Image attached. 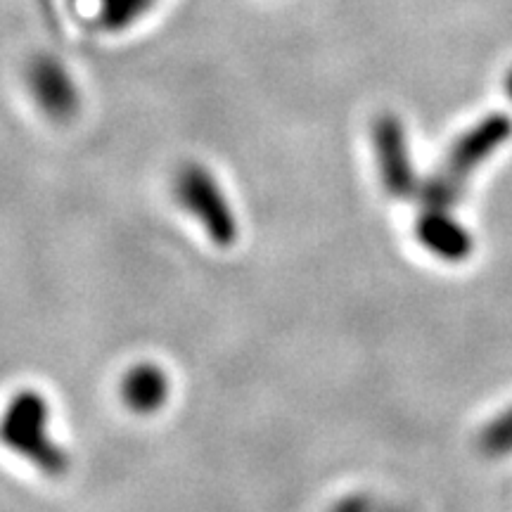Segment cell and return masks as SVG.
I'll list each match as a JSON object with an SVG mask.
<instances>
[{"instance_id":"10","label":"cell","mask_w":512,"mask_h":512,"mask_svg":"<svg viewBox=\"0 0 512 512\" xmlns=\"http://www.w3.org/2000/svg\"><path fill=\"white\" fill-rule=\"evenodd\" d=\"M508 93H510V98H512V74L508 76Z\"/></svg>"},{"instance_id":"1","label":"cell","mask_w":512,"mask_h":512,"mask_svg":"<svg viewBox=\"0 0 512 512\" xmlns=\"http://www.w3.org/2000/svg\"><path fill=\"white\" fill-rule=\"evenodd\" d=\"M510 131V117L491 114V117L479 121L475 128L463 133L446 152V157L441 159L439 169L434 171L430 181L420 183L418 197L425 211H448L453 204H458L477 166L494 155L496 147H501L510 138Z\"/></svg>"},{"instance_id":"4","label":"cell","mask_w":512,"mask_h":512,"mask_svg":"<svg viewBox=\"0 0 512 512\" xmlns=\"http://www.w3.org/2000/svg\"><path fill=\"white\" fill-rule=\"evenodd\" d=\"M373 145L375 157L380 164V178L384 190L394 200H413L418 197L420 181L413 171L411 152H408V140L403 124L392 114H384L373 126Z\"/></svg>"},{"instance_id":"9","label":"cell","mask_w":512,"mask_h":512,"mask_svg":"<svg viewBox=\"0 0 512 512\" xmlns=\"http://www.w3.org/2000/svg\"><path fill=\"white\" fill-rule=\"evenodd\" d=\"M479 444H482V448L489 456H505V453H512V408H508V411L498 415L494 422L486 425Z\"/></svg>"},{"instance_id":"2","label":"cell","mask_w":512,"mask_h":512,"mask_svg":"<svg viewBox=\"0 0 512 512\" xmlns=\"http://www.w3.org/2000/svg\"><path fill=\"white\" fill-rule=\"evenodd\" d=\"M0 444L17 453L43 475H67L69 453L50 434V406L46 396L36 389H22L0 415Z\"/></svg>"},{"instance_id":"8","label":"cell","mask_w":512,"mask_h":512,"mask_svg":"<svg viewBox=\"0 0 512 512\" xmlns=\"http://www.w3.org/2000/svg\"><path fill=\"white\" fill-rule=\"evenodd\" d=\"M159 0H98L95 19L105 31H124L140 22Z\"/></svg>"},{"instance_id":"6","label":"cell","mask_w":512,"mask_h":512,"mask_svg":"<svg viewBox=\"0 0 512 512\" xmlns=\"http://www.w3.org/2000/svg\"><path fill=\"white\" fill-rule=\"evenodd\" d=\"M415 228L422 245L441 259L460 261L472 252V238L448 211H425Z\"/></svg>"},{"instance_id":"7","label":"cell","mask_w":512,"mask_h":512,"mask_svg":"<svg viewBox=\"0 0 512 512\" xmlns=\"http://www.w3.org/2000/svg\"><path fill=\"white\" fill-rule=\"evenodd\" d=\"M171 382L166 373L155 363H138L124 375L121 382V396L131 411L155 413L169 399Z\"/></svg>"},{"instance_id":"3","label":"cell","mask_w":512,"mask_h":512,"mask_svg":"<svg viewBox=\"0 0 512 512\" xmlns=\"http://www.w3.org/2000/svg\"><path fill=\"white\" fill-rule=\"evenodd\" d=\"M176 197L183 209L200 221L216 247L228 249L238 242V216L207 166L197 162L183 164L176 174Z\"/></svg>"},{"instance_id":"5","label":"cell","mask_w":512,"mask_h":512,"mask_svg":"<svg viewBox=\"0 0 512 512\" xmlns=\"http://www.w3.org/2000/svg\"><path fill=\"white\" fill-rule=\"evenodd\" d=\"M29 86L43 112L53 119H69L79 110V91L76 83L69 76L55 57H36L29 67Z\"/></svg>"}]
</instances>
